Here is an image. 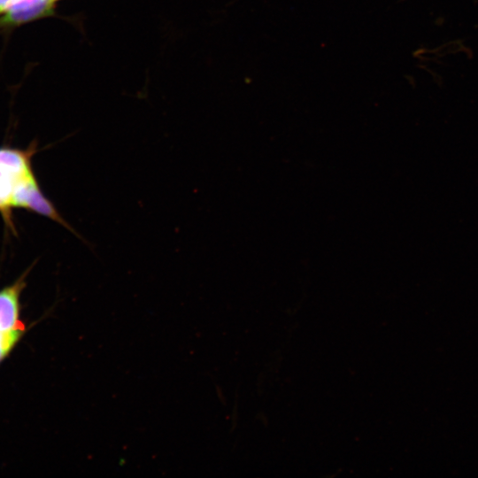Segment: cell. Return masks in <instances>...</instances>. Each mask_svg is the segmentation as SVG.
<instances>
[{
  "mask_svg": "<svg viewBox=\"0 0 478 478\" xmlns=\"http://www.w3.org/2000/svg\"><path fill=\"white\" fill-rule=\"evenodd\" d=\"M36 152L35 142L26 149L0 146V216L4 227L16 235L13 210L19 208L50 219L81 238L42 192L32 164Z\"/></svg>",
  "mask_w": 478,
  "mask_h": 478,
  "instance_id": "6da1fadb",
  "label": "cell"
},
{
  "mask_svg": "<svg viewBox=\"0 0 478 478\" xmlns=\"http://www.w3.org/2000/svg\"><path fill=\"white\" fill-rule=\"evenodd\" d=\"M59 1L0 0V26H19L50 16Z\"/></svg>",
  "mask_w": 478,
  "mask_h": 478,
  "instance_id": "7a4b0ae2",
  "label": "cell"
},
{
  "mask_svg": "<svg viewBox=\"0 0 478 478\" xmlns=\"http://www.w3.org/2000/svg\"><path fill=\"white\" fill-rule=\"evenodd\" d=\"M26 331L24 322L12 324L0 321V365L10 356Z\"/></svg>",
  "mask_w": 478,
  "mask_h": 478,
  "instance_id": "3957f363",
  "label": "cell"
}]
</instances>
